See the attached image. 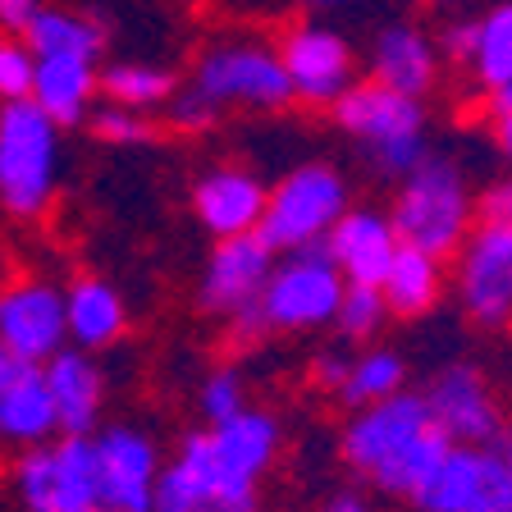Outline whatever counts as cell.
<instances>
[{"label":"cell","mask_w":512,"mask_h":512,"mask_svg":"<svg viewBox=\"0 0 512 512\" xmlns=\"http://www.w3.org/2000/svg\"><path fill=\"white\" fill-rule=\"evenodd\" d=\"M371 78L421 101L439 83V42L416 23H384L371 42Z\"/></svg>","instance_id":"21"},{"label":"cell","mask_w":512,"mask_h":512,"mask_svg":"<svg viewBox=\"0 0 512 512\" xmlns=\"http://www.w3.org/2000/svg\"><path fill=\"white\" fill-rule=\"evenodd\" d=\"M96 87H101V101L119 110H138V115H156L174 101L179 83H174L170 69L160 64H142V60H124V64H106L96 74Z\"/></svg>","instance_id":"28"},{"label":"cell","mask_w":512,"mask_h":512,"mask_svg":"<svg viewBox=\"0 0 512 512\" xmlns=\"http://www.w3.org/2000/svg\"><path fill=\"white\" fill-rule=\"evenodd\" d=\"M448 448H453V439L435 426L426 398L416 389H403L384 403L352 412L339 435V453L348 471L389 499H412L421 490V480L444 462Z\"/></svg>","instance_id":"1"},{"label":"cell","mask_w":512,"mask_h":512,"mask_svg":"<svg viewBox=\"0 0 512 512\" xmlns=\"http://www.w3.org/2000/svg\"><path fill=\"white\" fill-rule=\"evenodd\" d=\"M101 512H151L160 448L142 426H101L92 435Z\"/></svg>","instance_id":"14"},{"label":"cell","mask_w":512,"mask_h":512,"mask_svg":"<svg viewBox=\"0 0 512 512\" xmlns=\"http://www.w3.org/2000/svg\"><path fill=\"white\" fill-rule=\"evenodd\" d=\"M37 10L42 0H0V32H23Z\"/></svg>","instance_id":"37"},{"label":"cell","mask_w":512,"mask_h":512,"mask_svg":"<svg viewBox=\"0 0 512 512\" xmlns=\"http://www.w3.org/2000/svg\"><path fill=\"white\" fill-rule=\"evenodd\" d=\"M19 37L32 46L37 60H46V55H74V60L101 64V51H106V28L101 23L74 10H55V5H42Z\"/></svg>","instance_id":"27"},{"label":"cell","mask_w":512,"mask_h":512,"mask_svg":"<svg viewBox=\"0 0 512 512\" xmlns=\"http://www.w3.org/2000/svg\"><path fill=\"white\" fill-rule=\"evenodd\" d=\"M10 480L23 512H101L92 435H55L23 448Z\"/></svg>","instance_id":"6"},{"label":"cell","mask_w":512,"mask_h":512,"mask_svg":"<svg viewBox=\"0 0 512 512\" xmlns=\"http://www.w3.org/2000/svg\"><path fill=\"white\" fill-rule=\"evenodd\" d=\"M64 330H69V348L101 352L110 343L124 339L128 330V307L110 279L83 275L64 288Z\"/></svg>","instance_id":"24"},{"label":"cell","mask_w":512,"mask_h":512,"mask_svg":"<svg viewBox=\"0 0 512 512\" xmlns=\"http://www.w3.org/2000/svg\"><path fill=\"white\" fill-rule=\"evenodd\" d=\"M206 512H261V499H234V503H215Z\"/></svg>","instance_id":"41"},{"label":"cell","mask_w":512,"mask_h":512,"mask_svg":"<svg viewBox=\"0 0 512 512\" xmlns=\"http://www.w3.org/2000/svg\"><path fill=\"white\" fill-rule=\"evenodd\" d=\"M0 348L37 366L69 348L64 288L51 279H14L0 288Z\"/></svg>","instance_id":"15"},{"label":"cell","mask_w":512,"mask_h":512,"mask_svg":"<svg viewBox=\"0 0 512 512\" xmlns=\"http://www.w3.org/2000/svg\"><path fill=\"white\" fill-rule=\"evenodd\" d=\"M389 320V307H384L380 288H362V284H343L339 311H334V330H339L343 343H371L375 334L384 330Z\"/></svg>","instance_id":"30"},{"label":"cell","mask_w":512,"mask_h":512,"mask_svg":"<svg viewBox=\"0 0 512 512\" xmlns=\"http://www.w3.org/2000/svg\"><path fill=\"white\" fill-rule=\"evenodd\" d=\"M42 380H46V394H51L60 435H96L101 430L106 375H101L92 352L60 348L51 362H42Z\"/></svg>","instance_id":"20"},{"label":"cell","mask_w":512,"mask_h":512,"mask_svg":"<svg viewBox=\"0 0 512 512\" xmlns=\"http://www.w3.org/2000/svg\"><path fill=\"white\" fill-rule=\"evenodd\" d=\"M480 220H494V224H508L512 229V174L508 179H499L490 192H485V202H480Z\"/></svg>","instance_id":"36"},{"label":"cell","mask_w":512,"mask_h":512,"mask_svg":"<svg viewBox=\"0 0 512 512\" xmlns=\"http://www.w3.org/2000/svg\"><path fill=\"white\" fill-rule=\"evenodd\" d=\"M380 298L389 307V316H403V320L426 316L444 298V261L403 243L380 279Z\"/></svg>","instance_id":"25"},{"label":"cell","mask_w":512,"mask_h":512,"mask_svg":"<svg viewBox=\"0 0 512 512\" xmlns=\"http://www.w3.org/2000/svg\"><path fill=\"white\" fill-rule=\"evenodd\" d=\"M55 435H60V426H55L42 366L0 348V444L23 453V448H37Z\"/></svg>","instance_id":"17"},{"label":"cell","mask_w":512,"mask_h":512,"mask_svg":"<svg viewBox=\"0 0 512 512\" xmlns=\"http://www.w3.org/2000/svg\"><path fill=\"white\" fill-rule=\"evenodd\" d=\"M87 124H92V133L101 142H110V147H142V142H151V133H156L151 115L119 110V106H96L92 115H87Z\"/></svg>","instance_id":"33"},{"label":"cell","mask_w":512,"mask_h":512,"mask_svg":"<svg viewBox=\"0 0 512 512\" xmlns=\"http://www.w3.org/2000/svg\"><path fill=\"white\" fill-rule=\"evenodd\" d=\"M348 362H352L348 348H325V352L316 357V366H311V380H316L325 394H339L343 375H348Z\"/></svg>","instance_id":"35"},{"label":"cell","mask_w":512,"mask_h":512,"mask_svg":"<svg viewBox=\"0 0 512 512\" xmlns=\"http://www.w3.org/2000/svg\"><path fill=\"white\" fill-rule=\"evenodd\" d=\"M348 211V183L334 165L311 160L288 170L275 188H266V211L256 224V238L275 256L302 252V247H325L330 229Z\"/></svg>","instance_id":"5"},{"label":"cell","mask_w":512,"mask_h":512,"mask_svg":"<svg viewBox=\"0 0 512 512\" xmlns=\"http://www.w3.org/2000/svg\"><path fill=\"white\" fill-rule=\"evenodd\" d=\"M339 298H343V275L334 270L325 247L284 252L275 256L270 279L261 288V320H266V330L311 334L334 320Z\"/></svg>","instance_id":"8"},{"label":"cell","mask_w":512,"mask_h":512,"mask_svg":"<svg viewBox=\"0 0 512 512\" xmlns=\"http://www.w3.org/2000/svg\"><path fill=\"white\" fill-rule=\"evenodd\" d=\"M444 51H448V60L467 64V51H471V14H467V19H453L444 28Z\"/></svg>","instance_id":"38"},{"label":"cell","mask_w":512,"mask_h":512,"mask_svg":"<svg viewBox=\"0 0 512 512\" xmlns=\"http://www.w3.org/2000/svg\"><path fill=\"white\" fill-rule=\"evenodd\" d=\"M215 503H220V480H215L206 430H197V435H188L174 448L170 462H160L156 490H151V512H206Z\"/></svg>","instance_id":"23"},{"label":"cell","mask_w":512,"mask_h":512,"mask_svg":"<svg viewBox=\"0 0 512 512\" xmlns=\"http://www.w3.org/2000/svg\"><path fill=\"white\" fill-rule=\"evenodd\" d=\"M302 10H343V5H352V0H298Z\"/></svg>","instance_id":"42"},{"label":"cell","mask_w":512,"mask_h":512,"mask_svg":"<svg viewBox=\"0 0 512 512\" xmlns=\"http://www.w3.org/2000/svg\"><path fill=\"white\" fill-rule=\"evenodd\" d=\"M270 266H275V252L256 234L220 238L215 252L206 256L202 293L197 298L220 320H238L247 311H261V288L270 279Z\"/></svg>","instance_id":"16"},{"label":"cell","mask_w":512,"mask_h":512,"mask_svg":"<svg viewBox=\"0 0 512 512\" xmlns=\"http://www.w3.org/2000/svg\"><path fill=\"white\" fill-rule=\"evenodd\" d=\"M96 74H101V64H92V60H74V55H46V60H37V74H32L28 101L42 110L51 124L78 128V124H87V115L96 110V96H101Z\"/></svg>","instance_id":"22"},{"label":"cell","mask_w":512,"mask_h":512,"mask_svg":"<svg viewBox=\"0 0 512 512\" xmlns=\"http://www.w3.org/2000/svg\"><path fill=\"white\" fill-rule=\"evenodd\" d=\"M60 124L32 101L0 106V211L14 220H37L60 188Z\"/></svg>","instance_id":"4"},{"label":"cell","mask_w":512,"mask_h":512,"mask_svg":"<svg viewBox=\"0 0 512 512\" xmlns=\"http://www.w3.org/2000/svg\"><path fill=\"white\" fill-rule=\"evenodd\" d=\"M508 110H512V87H508V92L494 96V115H508Z\"/></svg>","instance_id":"44"},{"label":"cell","mask_w":512,"mask_h":512,"mask_svg":"<svg viewBox=\"0 0 512 512\" xmlns=\"http://www.w3.org/2000/svg\"><path fill=\"white\" fill-rule=\"evenodd\" d=\"M288 92L302 106H334L352 83H357V55L348 37L330 23H298L279 42Z\"/></svg>","instance_id":"12"},{"label":"cell","mask_w":512,"mask_h":512,"mask_svg":"<svg viewBox=\"0 0 512 512\" xmlns=\"http://www.w3.org/2000/svg\"><path fill=\"white\" fill-rule=\"evenodd\" d=\"M430 5H439V10H467V5H476V0H430Z\"/></svg>","instance_id":"45"},{"label":"cell","mask_w":512,"mask_h":512,"mask_svg":"<svg viewBox=\"0 0 512 512\" xmlns=\"http://www.w3.org/2000/svg\"><path fill=\"white\" fill-rule=\"evenodd\" d=\"M32 74H37V55L19 32H0V106L28 101Z\"/></svg>","instance_id":"32"},{"label":"cell","mask_w":512,"mask_h":512,"mask_svg":"<svg viewBox=\"0 0 512 512\" xmlns=\"http://www.w3.org/2000/svg\"><path fill=\"white\" fill-rule=\"evenodd\" d=\"M494 133H499V151L512 160V110L508 115H499V128H494Z\"/></svg>","instance_id":"40"},{"label":"cell","mask_w":512,"mask_h":512,"mask_svg":"<svg viewBox=\"0 0 512 512\" xmlns=\"http://www.w3.org/2000/svg\"><path fill=\"white\" fill-rule=\"evenodd\" d=\"M320 512H371V503L362 494H334V499L320 503Z\"/></svg>","instance_id":"39"},{"label":"cell","mask_w":512,"mask_h":512,"mask_svg":"<svg viewBox=\"0 0 512 512\" xmlns=\"http://www.w3.org/2000/svg\"><path fill=\"white\" fill-rule=\"evenodd\" d=\"M188 87L202 96L215 115L224 110H279L293 101L279 51L266 42H220L197 60Z\"/></svg>","instance_id":"7"},{"label":"cell","mask_w":512,"mask_h":512,"mask_svg":"<svg viewBox=\"0 0 512 512\" xmlns=\"http://www.w3.org/2000/svg\"><path fill=\"white\" fill-rule=\"evenodd\" d=\"M453 293L480 330L512 325V229L476 220L453 252Z\"/></svg>","instance_id":"9"},{"label":"cell","mask_w":512,"mask_h":512,"mask_svg":"<svg viewBox=\"0 0 512 512\" xmlns=\"http://www.w3.org/2000/svg\"><path fill=\"white\" fill-rule=\"evenodd\" d=\"M266 211V183L256 179L252 170H238V165H215L202 179L192 183V215L206 234L220 243V238H243L256 234Z\"/></svg>","instance_id":"18"},{"label":"cell","mask_w":512,"mask_h":512,"mask_svg":"<svg viewBox=\"0 0 512 512\" xmlns=\"http://www.w3.org/2000/svg\"><path fill=\"white\" fill-rule=\"evenodd\" d=\"M165 115H170V124L183 128V133H206V128L220 119V115H215V110L202 101V96L192 92V87H179V92H174V101L165 106Z\"/></svg>","instance_id":"34"},{"label":"cell","mask_w":512,"mask_h":512,"mask_svg":"<svg viewBox=\"0 0 512 512\" xmlns=\"http://www.w3.org/2000/svg\"><path fill=\"white\" fill-rule=\"evenodd\" d=\"M467 69L476 87H485L490 96L512 87V0H494L480 14H471Z\"/></svg>","instance_id":"26"},{"label":"cell","mask_w":512,"mask_h":512,"mask_svg":"<svg viewBox=\"0 0 512 512\" xmlns=\"http://www.w3.org/2000/svg\"><path fill=\"white\" fill-rule=\"evenodd\" d=\"M330 110L339 119V128L362 147V156L384 179H407L430 156L426 106L394 92V87L375 83V78H357Z\"/></svg>","instance_id":"2"},{"label":"cell","mask_w":512,"mask_h":512,"mask_svg":"<svg viewBox=\"0 0 512 512\" xmlns=\"http://www.w3.org/2000/svg\"><path fill=\"white\" fill-rule=\"evenodd\" d=\"M389 220H394L398 243L448 261L476 224V202H471V188L458 165L430 151L407 179H398Z\"/></svg>","instance_id":"3"},{"label":"cell","mask_w":512,"mask_h":512,"mask_svg":"<svg viewBox=\"0 0 512 512\" xmlns=\"http://www.w3.org/2000/svg\"><path fill=\"white\" fill-rule=\"evenodd\" d=\"M398 247L403 243L394 234L389 211H375V206H348L343 220L325 238V252H330L334 270L343 275V284H362V288H380Z\"/></svg>","instance_id":"19"},{"label":"cell","mask_w":512,"mask_h":512,"mask_svg":"<svg viewBox=\"0 0 512 512\" xmlns=\"http://www.w3.org/2000/svg\"><path fill=\"white\" fill-rule=\"evenodd\" d=\"M407 503L416 512H508L512 471L499 448L453 444Z\"/></svg>","instance_id":"10"},{"label":"cell","mask_w":512,"mask_h":512,"mask_svg":"<svg viewBox=\"0 0 512 512\" xmlns=\"http://www.w3.org/2000/svg\"><path fill=\"white\" fill-rule=\"evenodd\" d=\"M279 439H284L279 435V421L266 407H252V403L243 412H234L229 421L206 430L215 480H220V503L261 499V476L275 467Z\"/></svg>","instance_id":"13"},{"label":"cell","mask_w":512,"mask_h":512,"mask_svg":"<svg viewBox=\"0 0 512 512\" xmlns=\"http://www.w3.org/2000/svg\"><path fill=\"white\" fill-rule=\"evenodd\" d=\"M197 407H202L206 426H220V421H229L234 412H243L247 407L243 375H238L234 366H215V371L202 380V389H197Z\"/></svg>","instance_id":"31"},{"label":"cell","mask_w":512,"mask_h":512,"mask_svg":"<svg viewBox=\"0 0 512 512\" xmlns=\"http://www.w3.org/2000/svg\"><path fill=\"white\" fill-rule=\"evenodd\" d=\"M508 512H512V508H508Z\"/></svg>","instance_id":"46"},{"label":"cell","mask_w":512,"mask_h":512,"mask_svg":"<svg viewBox=\"0 0 512 512\" xmlns=\"http://www.w3.org/2000/svg\"><path fill=\"white\" fill-rule=\"evenodd\" d=\"M494 448H499V453H503V462H508V471H512V426L503 430V439H499V444H494Z\"/></svg>","instance_id":"43"},{"label":"cell","mask_w":512,"mask_h":512,"mask_svg":"<svg viewBox=\"0 0 512 512\" xmlns=\"http://www.w3.org/2000/svg\"><path fill=\"white\" fill-rule=\"evenodd\" d=\"M435 426L444 430L453 444H476V448H494L508 430L503 403L494 394L490 375L480 371L476 362H448L430 375V384L421 389Z\"/></svg>","instance_id":"11"},{"label":"cell","mask_w":512,"mask_h":512,"mask_svg":"<svg viewBox=\"0 0 512 512\" xmlns=\"http://www.w3.org/2000/svg\"><path fill=\"white\" fill-rule=\"evenodd\" d=\"M407 389V362L403 352L394 348H380V343H366L362 352H352L348 362V375L339 384V403L352 407V412H362L371 403H384V398H394Z\"/></svg>","instance_id":"29"}]
</instances>
